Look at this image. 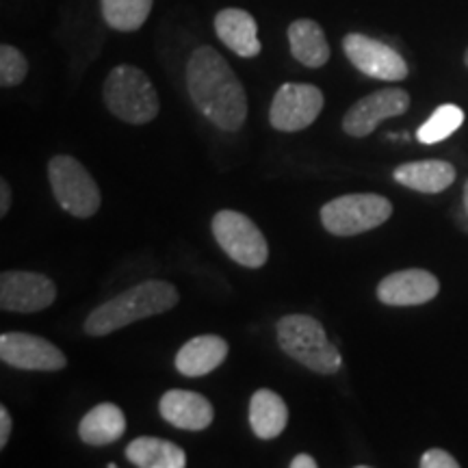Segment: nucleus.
Here are the masks:
<instances>
[{
	"label": "nucleus",
	"mask_w": 468,
	"mask_h": 468,
	"mask_svg": "<svg viewBox=\"0 0 468 468\" xmlns=\"http://www.w3.org/2000/svg\"><path fill=\"white\" fill-rule=\"evenodd\" d=\"M186 90L210 124L234 133L248 117V96L230 63L213 46H200L186 61Z\"/></svg>",
	"instance_id": "nucleus-1"
},
{
	"label": "nucleus",
	"mask_w": 468,
	"mask_h": 468,
	"mask_svg": "<svg viewBox=\"0 0 468 468\" xmlns=\"http://www.w3.org/2000/svg\"><path fill=\"white\" fill-rule=\"evenodd\" d=\"M178 300L180 295L174 284L165 280H145L91 310L90 317L85 319V335L107 336L137 321L167 313Z\"/></svg>",
	"instance_id": "nucleus-2"
},
{
	"label": "nucleus",
	"mask_w": 468,
	"mask_h": 468,
	"mask_svg": "<svg viewBox=\"0 0 468 468\" xmlns=\"http://www.w3.org/2000/svg\"><path fill=\"white\" fill-rule=\"evenodd\" d=\"M276 332L280 349L302 367L321 376H335L341 371L343 358L336 345L327 341L321 321L310 314H286L278 321Z\"/></svg>",
	"instance_id": "nucleus-3"
},
{
	"label": "nucleus",
	"mask_w": 468,
	"mask_h": 468,
	"mask_svg": "<svg viewBox=\"0 0 468 468\" xmlns=\"http://www.w3.org/2000/svg\"><path fill=\"white\" fill-rule=\"evenodd\" d=\"M104 104L126 124H148L159 115V93L148 74L134 66H117L104 80Z\"/></svg>",
	"instance_id": "nucleus-4"
},
{
	"label": "nucleus",
	"mask_w": 468,
	"mask_h": 468,
	"mask_svg": "<svg viewBox=\"0 0 468 468\" xmlns=\"http://www.w3.org/2000/svg\"><path fill=\"white\" fill-rule=\"evenodd\" d=\"M393 215V204L378 193H349L324 204L321 224L335 237H356L376 230Z\"/></svg>",
	"instance_id": "nucleus-5"
},
{
	"label": "nucleus",
	"mask_w": 468,
	"mask_h": 468,
	"mask_svg": "<svg viewBox=\"0 0 468 468\" xmlns=\"http://www.w3.org/2000/svg\"><path fill=\"white\" fill-rule=\"evenodd\" d=\"M48 178L58 207L72 218L87 219L98 213L102 204L101 189L83 163L68 154L52 156L48 163Z\"/></svg>",
	"instance_id": "nucleus-6"
},
{
	"label": "nucleus",
	"mask_w": 468,
	"mask_h": 468,
	"mask_svg": "<svg viewBox=\"0 0 468 468\" xmlns=\"http://www.w3.org/2000/svg\"><path fill=\"white\" fill-rule=\"evenodd\" d=\"M213 234L219 248L241 267L261 269L269 259L265 234L243 213L219 210L213 218Z\"/></svg>",
	"instance_id": "nucleus-7"
},
{
	"label": "nucleus",
	"mask_w": 468,
	"mask_h": 468,
	"mask_svg": "<svg viewBox=\"0 0 468 468\" xmlns=\"http://www.w3.org/2000/svg\"><path fill=\"white\" fill-rule=\"evenodd\" d=\"M325 98L317 85L286 83L273 96L269 122L276 131L297 133L313 124L324 111Z\"/></svg>",
	"instance_id": "nucleus-8"
},
{
	"label": "nucleus",
	"mask_w": 468,
	"mask_h": 468,
	"mask_svg": "<svg viewBox=\"0 0 468 468\" xmlns=\"http://www.w3.org/2000/svg\"><path fill=\"white\" fill-rule=\"evenodd\" d=\"M343 50L351 66L378 80H403L408 76V63L393 46L379 42L362 33H349L343 39Z\"/></svg>",
	"instance_id": "nucleus-9"
},
{
	"label": "nucleus",
	"mask_w": 468,
	"mask_h": 468,
	"mask_svg": "<svg viewBox=\"0 0 468 468\" xmlns=\"http://www.w3.org/2000/svg\"><path fill=\"white\" fill-rule=\"evenodd\" d=\"M0 360L14 368H22V371L46 373L61 371L68 365L66 354L61 349L46 338L27 335V332H5L0 336Z\"/></svg>",
	"instance_id": "nucleus-10"
},
{
	"label": "nucleus",
	"mask_w": 468,
	"mask_h": 468,
	"mask_svg": "<svg viewBox=\"0 0 468 468\" xmlns=\"http://www.w3.org/2000/svg\"><path fill=\"white\" fill-rule=\"evenodd\" d=\"M57 286L48 276L35 271L0 273V308L9 313L31 314L55 302Z\"/></svg>",
	"instance_id": "nucleus-11"
},
{
	"label": "nucleus",
	"mask_w": 468,
	"mask_h": 468,
	"mask_svg": "<svg viewBox=\"0 0 468 468\" xmlns=\"http://www.w3.org/2000/svg\"><path fill=\"white\" fill-rule=\"evenodd\" d=\"M410 109V93L399 87H388L360 98L343 117V131L349 137H367L376 131L379 122L399 117Z\"/></svg>",
	"instance_id": "nucleus-12"
},
{
	"label": "nucleus",
	"mask_w": 468,
	"mask_h": 468,
	"mask_svg": "<svg viewBox=\"0 0 468 468\" xmlns=\"http://www.w3.org/2000/svg\"><path fill=\"white\" fill-rule=\"evenodd\" d=\"M438 291L441 282L434 273L425 269H403L378 284V300L386 306H420L434 300Z\"/></svg>",
	"instance_id": "nucleus-13"
},
{
	"label": "nucleus",
	"mask_w": 468,
	"mask_h": 468,
	"mask_svg": "<svg viewBox=\"0 0 468 468\" xmlns=\"http://www.w3.org/2000/svg\"><path fill=\"white\" fill-rule=\"evenodd\" d=\"M161 417L167 420L169 425L178 427V430L186 431H202L213 423L215 410L210 401L200 393L193 390H167L159 401Z\"/></svg>",
	"instance_id": "nucleus-14"
},
{
	"label": "nucleus",
	"mask_w": 468,
	"mask_h": 468,
	"mask_svg": "<svg viewBox=\"0 0 468 468\" xmlns=\"http://www.w3.org/2000/svg\"><path fill=\"white\" fill-rule=\"evenodd\" d=\"M215 33L226 44L234 55L251 58L261 55V42H259V25L251 17V14L243 9H221L215 16Z\"/></svg>",
	"instance_id": "nucleus-15"
},
{
	"label": "nucleus",
	"mask_w": 468,
	"mask_h": 468,
	"mask_svg": "<svg viewBox=\"0 0 468 468\" xmlns=\"http://www.w3.org/2000/svg\"><path fill=\"white\" fill-rule=\"evenodd\" d=\"M228 343L218 335H202L186 341L176 354V368L185 378H204L224 365Z\"/></svg>",
	"instance_id": "nucleus-16"
},
{
	"label": "nucleus",
	"mask_w": 468,
	"mask_h": 468,
	"mask_svg": "<svg viewBox=\"0 0 468 468\" xmlns=\"http://www.w3.org/2000/svg\"><path fill=\"white\" fill-rule=\"evenodd\" d=\"M395 183L419 193H442L455 183V167L447 161L403 163L393 172Z\"/></svg>",
	"instance_id": "nucleus-17"
},
{
	"label": "nucleus",
	"mask_w": 468,
	"mask_h": 468,
	"mask_svg": "<svg viewBox=\"0 0 468 468\" xmlns=\"http://www.w3.org/2000/svg\"><path fill=\"white\" fill-rule=\"evenodd\" d=\"M289 408L282 397L269 388H261L250 399V425L261 441H273L286 430Z\"/></svg>",
	"instance_id": "nucleus-18"
},
{
	"label": "nucleus",
	"mask_w": 468,
	"mask_h": 468,
	"mask_svg": "<svg viewBox=\"0 0 468 468\" xmlns=\"http://www.w3.org/2000/svg\"><path fill=\"white\" fill-rule=\"evenodd\" d=\"M126 417L115 403H98L79 425V438L91 447H107L124 436Z\"/></svg>",
	"instance_id": "nucleus-19"
},
{
	"label": "nucleus",
	"mask_w": 468,
	"mask_h": 468,
	"mask_svg": "<svg viewBox=\"0 0 468 468\" xmlns=\"http://www.w3.org/2000/svg\"><path fill=\"white\" fill-rule=\"evenodd\" d=\"M289 46L291 55L306 68H324L330 61V44H327L324 28L308 17L291 22Z\"/></svg>",
	"instance_id": "nucleus-20"
},
{
	"label": "nucleus",
	"mask_w": 468,
	"mask_h": 468,
	"mask_svg": "<svg viewBox=\"0 0 468 468\" xmlns=\"http://www.w3.org/2000/svg\"><path fill=\"white\" fill-rule=\"evenodd\" d=\"M126 458L139 468H185L186 453L172 441L139 436L126 447Z\"/></svg>",
	"instance_id": "nucleus-21"
},
{
	"label": "nucleus",
	"mask_w": 468,
	"mask_h": 468,
	"mask_svg": "<svg viewBox=\"0 0 468 468\" xmlns=\"http://www.w3.org/2000/svg\"><path fill=\"white\" fill-rule=\"evenodd\" d=\"M154 0H101L102 17L111 28L133 33L148 20Z\"/></svg>",
	"instance_id": "nucleus-22"
},
{
	"label": "nucleus",
	"mask_w": 468,
	"mask_h": 468,
	"mask_svg": "<svg viewBox=\"0 0 468 468\" xmlns=\"http://www.w3.org/2000/svg\"><path fill=\"white\" fill-rule=\"evenodd\" d=\"M462 124H464V111L455 107V104H442V107H438L434 113H431L430 120L419 128L417 139L425 145L441 144L447 137H452Z\"/></svg>",
	"instance_id": "nucleus-23"
},
{
	"label": "nucleus",
	"mask_w": 468,
	"mask_h": 468,
	"mask_svg": "<svg viewBox=\"0 0 468 468\" xmlns=\"http://www.w3.org/2000/svg\"><path fill=\"white\" fill-rule=\"evenodd\" d=\"M28 63L27 57L14 46L3 44L0 46V85L16 87L27 79Z\"/></svg>",
	"instance_id": "nucleus-24"
},
{
	"label": "nucleus",
	"mask_w": 468,
	"mask_h": 468,
	"mask_svg": "<svg viewBox=\"0 0 468 468\" xmlns=\"http://www.w3.org/2000/svg\"><path fill=\"white\" fill-rule=\"evenodd\" d=\"M420 466L423 468H458L460 462L453 458L452 453L444 452V449H430L420 458Z\"/></svg>",
	"instance_id": "nucleus-25"
},
{
	"label": "nucleus",
	"mask_w": 468,
	"mask_h": 468,
	"mask_svg": "<svg viewBox=\"0 0 468 468\" xmlns=\"http://www.w3.org/2000/svg\"><path fill=\"white\" fill-rule=\"evenodd\" d=\"M11 436V417L7 408H0V449L7 447Z\"/></svg>",
	"instance_id": "nucleus-26"
},
{
	"label": "nucleus",
	"mask_w": 468,
	"mask_h": 468,
	"mask_svg": "<svg viewBox=\"0 0 468 468\" xmlns=\"http://www.w3.org/2000/svg\"><path fill=\"white\" fill-rule=\"evenodd\" d=\"M11 207V189L7 180H0V215H7Z\"/></svg>",
	"instance_id": "nucleus-27"
},
{
	"label": "nucleus",
	"mask_w": 468,
	"mask_h": 468,
	"mask_svg": "<svg viewBox=\"0 0 468 468\" xmlns=\"http://www.w3.org/2000/svg\"><path fill=\"white\" fill-rule=\"evenodd\" d=\"M291 468H317V460L313 458V455H306V453H300L295 455V458L291 460Z\"/></svg>",
	"instance_id": "nucleus-28"
},
{
	"label": "nucleus",
	"mask_w": 468,
	"mask_h": 468,
	"mask_svg": "<svg viewBox=\"0 0 468 468\" xmlns=\"http://www.w3.org/2000/svg\"><path fill=\"white\" fill-rule=\"evenodd\" d=\"M464 210H466V218H468V180L464 185Z\"/></svg>",
	"instance_id": "nucleus-29"
},
{
	"label": "nucleus",
	"mask_w": 468,
	"mask_h": 468,
	"mask_svg": "<svg viewBox=\"0 0 468 468\" xmlns=\"http://www.w3.org/2000/svg\"><path fill=\"white\" fill-rule=\"evenodd\" d=\"M464 63H466V68H468V48H466V55H464Z\"/></svg>",
	"instance_id": "nucleus-30"
}]
</instances>
